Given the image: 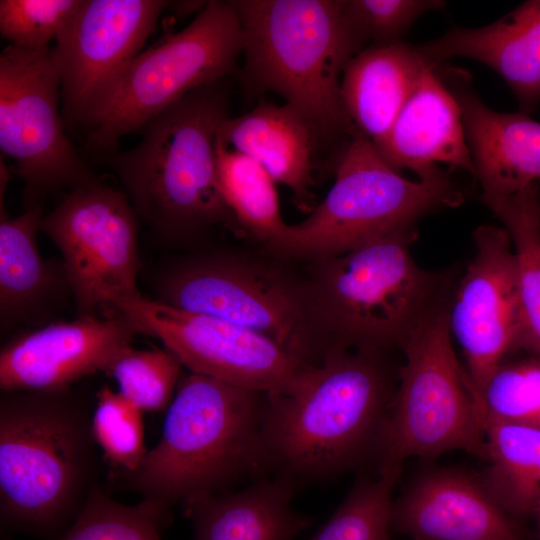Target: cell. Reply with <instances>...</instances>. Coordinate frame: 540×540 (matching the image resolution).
<instances>
[{
    "label": "cell",
    "instance_id": "2",
    "mask_svg": "<svg viewBox=\"0 0 540 540\" xmlns=\"http://www.w3.org/2000/svg\"><path fill=\"white\" fill-rule=\"evenodd\" d=\"M96 397L74 386L1 391L2 528L58 540L97 483Z\"/></svg>",
    "mask_w": 540,
    "mask_h": 540
},
{
    "label": "cell",
    "instance_id": "23",
    "mask_svg": "<svg viewBox=\"0 0 540 540\" xmlns=\"http://www.w3.org/2000/svg\"><path fill=\"white\" fill-rule=\"evenodd\" d=\"M296 488L287 479L266 476L238 491L186 500L193 540H293L312 522L293 508Z\"/></svg>",
    "mask_w": 540,
    "mask_h": 540
},
{
    "label": "cell",
    "instance_id": "9",
    "mask_svg": "<svg viewBox=\"0 0 540 540\" xmlns=\"http://www.w3.org/2000/svg\"><path fill=\"white\" fill-rule=\"evenodd\" d=\"M149 285L157 302L259 332L313 365L314 335L304 279L276 265L202 246L159 261Z\"/></svg>",
    "mask_w": 540,
    "mask_h": 540
},
{
    "label": "cell",
    "instance_id": "35",
    "mask_svg": "<svg viewBox=\"0 0 540 540\" xmlns=\"http://www.w3.org/2000/svg\"><path fill=\"white\" fill-rule=\"evenodd\" d=\"M535 515H536L537 522H538V537H539V540H540V505L537 508V510L535 512Z\"/></svg>",
    "mask_w": 540,
    "mask_h": 540
},
{
    "label": "cell",
    "instance_id": "11",
    "mask_svg": "<svg viewBox=\"0 0 540 540\" xmlns=\"http://www.w3.org/2000/svg\"><path fill=\"white\" fill-rule=\"evenodd\" d=\"M139 217L122 190L98 178L70 190L41 220L62 255L76 317L113 315V304L141 295Z\"/></svg>",
    "mask_w": 540,
    "mask_h": 540
},
{
    "label": "cell",
    "instance_id": "13",
    "mask_svg": "<svg viewBox=\"0 0 540 540\" xmlns=\"http://www.w3.org/2000/svg\"><path fill=\"white\" fill-rule=\"evenodd\" d=\"M112 311L127 316L139 334L158 338L188 371L238 387L293 394L313 366L259 332L142 295L116 301Z\"/></svg>",
    "mask_w": 540,
    "mask_h": 540
},
{
    "label": "cell",
    "instance_id": "14",
    "mask_svg": "<svg viewBox=\"0 0 540 540\" xmlns=\"http://www.w3.org/2000/svg\"><path fill=\"white\" fill-rule=\"evenodd\" d=\"M472 238L475 252L455 283L448 319L480 404L488 379L516 350L520 310L516 256L507 231L485 224Z\"/></svg>",
    "mask_w": 540,
    "mask_h": 540
},
{
    "label": "cell",
    "instance_id": "28",
    "mask_svg": "<svg viewBox=\"0 0 540 540\" xmlns=\"http://www.w3.org/2000/svg\"><path fill=\"white\" fill-rule=\"evenodd\" d=\"M170 521L169 507L148 499L124 505L97 482L75 521L58 540H161V531Z\"/></svg>",
    "mask_w": 540,
    "mask_h": 540
},
{
    "label": "cell",
    "instance_id": "21",
    "mask_svg": "<svg viewBox=\"0 0 540 540\" xmlns=\"http://www.w3.org/2000/svg\"><path fill=\"white\" fill-rule=\"evenodd\" d=\"M430 63L465 57L496 71L529 114L540 103V0H529L479 28H453L417 47Z\"/></svg>",
    "mask_w": 540,
    "mask_h": 540
},
{
    "label": "cell",
    "instance_id": "22",
    "mask_svg": "<svg viewBox=\"0 0 540 540\" xmlns=\"http://www.w3.org/2000/svg\"><path fill=\"white\" fill-rule=\"evenodd\" d=\"M319 135L287 104L260 101L252 110L227 117L218 139L228 148L259 163L276 183L285 185L295 204L309 213L314 204L313 157Z\"/></svg>",
    "mask_w": 540,
    "mask_h": 540
},
{
    "label": "cell",
    "instance_id": "29",
    "mask_svg": "<svg viewBox=\"0 0 540 540\" xmlns=\"http://www.w3.org/2000/svg\"><path fill=\"white\" fill-rule=\"evenodd\" d=\"M402 466L378 467L375 477H360L310 540H389L393 491Z\"/></svg>",
    "mask_w": 540,
    "mask_h": 540
},
{
    "label": "cell",
    "instance_id": "33",
    "mask_svg": "<svg viewBox=\"0 0 540 540\" xmlns=\"http://www.w3.org/2000/svg\"><path fill=\"white\" fill-rule=\"evenodd\" d=\"M83 0H1L0 33L10 45L50 48L74 18Z\"/></svg>",
    "mask_w": 540,
    "mask_h": 540
},
{
    "label": "cell",
    "instance_id": "1",
    "mask_svg": "<svg viewBox=\"0 0 540 540\" xmlns=\"http://www.w3.org/2000/svg\"><path fill=\"white\" fill-rule=\"evenodd\" d=\"M396 387L386 353L333 350L310 368L297 392L266 393L267 476L298 487L376 458Z\"/></svg>",
    "mask_w": 540,
    "mask_h": 540
},
{
    "label": "cell",
    "instance_id": "4",
    "mask_svg": "<svg viewBox=\"0 0 540 540\" xmlns=\"http://www.w3.org/2000/svg\"><path fill=\"white\" fill-rule=\"evenodd\" d=\"M416 238V227L407 228L310 260L304 282L315 365L333 350L402 349L430 314L450 303L453 278L416 263L410 252Z\"/></svg>",
    "mask_w": 540,
    "mask_h": 540
},
{
    "label": "cell",
    "instance_id": "31",
    "mask_svg": "<svg viewBox=\"0 0 540 540\" xmlns=\"http://www.w3.org/2000/svg\"><path fill=\"white\" fill-rule=\"evenodd\" d=\"M485 426L510 423L540 428V357L499 365L480 398Z\"/></svg>",
    "mask_w": 540,
    "mask_h": 540
},
{
    "label": "cell",
    "instance_id": "36",
    "mask_svg": "<svg viewBox=\"0 0 540 540\" xmlns=\"http://www.w3.org/2000/svg\"><path fill=\"white\" fill-rule=\"evenodd\" d=\"M538 184H539V191H540V182ZM539 217H540V194H539Z\"/></svg>",
    "mask_w": 540,
    "mask_h": 540
},
{
    "label": "cell",
    "instance_id": "5",
    "mask_svg": "<svg viewBox=\"0 0 540 540\" xmlns=\"http://www.w3.org/2000/svg\"><path fill=\"white\" fill-rule=\"evenodd\" d=\"M243 35L241 79L251 94L275 93L319 137L356 132L341 95L347 63L364 41L343 0H233Z\"/></svg>",
    "mask_w": 540,
    "mask_h": 540
},
{
    "label": "cell",
    "instance_id": "17",
    "mask_svg": "<svg viewBox=\"0 0 540 540\" xmlns=\"http://www.w3.org/2000/svg\"><path fill=\"white\" fill-rule=\"evenodd\" d=\"M391 528L412 540H518L508 513L479 477L428 470L393 500Z\"/></svg>",
    "mask_w": 540,
    "mask_h": 540
},
{
    "label": "cell",
    "instance_id": "25",
    "mask_svg": "<svg viewBox=\"0 0 540 540\" xmlns=\"http://www.w3.org/2000/svg\"><path fill=\"white\" fill-rule=\"evenodd\" d=\"M539 184L507 197H482L507 231L517 264L520 331L516 350L540 357Z\"/></svg>",
    "mask_w": 540,
    "mask_h": 540
},
{
    "label": "cell",
    "instance_id": "16",
    "mask_svg": "<svg viewBox=\"0 0 540 540\" xmlns=\"http://www.w3.org/2000/svg\"><path fill=\"white\" fill-rule=\"evenodd\" d=\"M139 334L132 321L108 317L56 320L20 330L0 350L1 391L58 390L106 372Z\"/></svg>",
    "mask_w": 540,
    "mask_h": 540
},
{
    "label": "cell",
    "instance_id": "7",
    "mask_svg": "<svg viewBox=\"0 0 540 540\" xmlns=\"http://www.w3.org/2000/svg\"><path fill=\"white\" fill-rule=\"evenodd\" d=\"M463 201L461 190L444 171L410 180L356 131L340 152L335 181L324 199L305 220L288 226L272 252L308 261L344 253L415 227L423 216Z\"/></svg>",
    "mask_w": 540,
    "mask_h": 540
},
{
    "label": "cell",
    "instance_id": "20",
    "mask_svg": "<svg viewBox=\"0 0 540 540\" xmlns=\"http://www.w3.org/2000/svg\"><path fill=\"white\" fill-rule=\"evenodd\" d=\"M436 66L424 71L388 134L374 147L391 168L411 170L417 179L441 172L439 163L474 176L459 105Z\"/></svg>",
    "mask_w": 540,
    "mask_h": 540
},
{
    "label": "cell",
    "instance_id": "3",
    "mask_svg": "<svg viewBox=\"0 0 540 540\" xmlns=\"http://www.w3.org/2000/svg\"><path fill=\"white\" fill-rule=\"evenodd\" d=\"M223 81L189 92L142 128L135 147L106 159L139 220L165 247L199 248L215 227L239 226L217 176V136L229 116Z\"/></svg>",
    "mask_w": 540,
    "mask_h": 540
},
{
    "label": "cell",
    "instance_id": "15",
    "mask_svg": "<svg viewBox=\"0 0 540 540\" xmlns=\"http://www.w3.org/2000/svg\"><path fill=\"white\" fill-rule=\"evenodd\" d=\"M170 2L83 0L51 48L66 120L83 124L116 77L141 52Z\"/></svg>",
    "mask_w": 540,
    "mask_h": 540
},
{
    "label": "cell",
    "instance_id": "30",
    "mask_svg": "<svg viewBox=\"0 0 540 540\" xmlns=\"http://www.w3.org/2000/svg\"><path fill=\"white\" fill-rule=\"evenodd\" d=\"M182 363L167 348L125 350L105 372L119 392L142 412L168 409L182 374Z\"/></svg>",
    "mask_w": 540,
    "mask_h": 540
},
{
    "label": "cell",
    "instance_id": "26",
    "mask_svg": "<svg viewBox=\"0 0 540 540\" xmlns=\"http://www.w3.org/2000/svg\"><path fill=\"white\" fill-rule=\"evenodd\" d=\"M486 460L480 478L507 513L535 514L540 505V428L487 423Z\"/></svg>",
    "mask_w": 540,
    "mask_h": 540
},
{
    "label": "cell",
    "instance_id": "27",
    "mask_svg": "<svg viewBox=\"0 0 540 540\" xmlns=\"http://www.w3.org/2000/svg\"><path fill=\"white\" fill-rule=\"evenodd\" d=\"M217 176L238 225L273 251L289 224L280 210L274 179L254 159L225 146L217 136Z\"/></svg>",
    "mask_w": 540,
    "mask_h": 540
},
{
    "label": "cell",
    "instance_id": "18",
    "mask_svg": "<svg viewBox=\"0 0 540 540\" xmlns=\"http://www.w3.org/2000/svg\"><path fill=\"white\" fill-rule=\"evenodd\" d=\"M0 332L52 323L73 300L62 259H44L37 234L43 205L10 217L0 201Z\"/></svg>",
    "mask_w": 540,
    "mask_h": 540
},
{
    "label": "cell",
    "instance_id": "10",
    "mask_svg": "<svg viewBox=\"0 0 540 540\" xmlns=\"http://www.w3.org/2000/svg\"><path fill=\"white\" fill-rule=\"evenodd\" d=\"M449 305L430 314L401 349L405 361L379 441L378 467L452 450L486 459L485 421L453 350Z\"/></svg>",
    "mask_w": 540,
    "mask_h": 540
},
{
    "label": "cell",
    "instance_id": "34",
    "mask_svg": "<svg viewBox=\"0 0 540 540\" xmlns=\"http://www.w3.org/2000/svg\"><path fill=\"white\" fill-rule=\"evenodd\" d=\"M345 10L364 43L400 42L424 13L445 5L440 0H343Z\"/></svg>",
    "mask_w": 540,
    "mask_h": 540
},
{
    "label": "cell",
    "instance_id": "12",
    "mask_svg": "<svg viewBox=\"0 0 540 540\" xmlns=\"http://www.w3.org/2000/svg\"><path fill=\"white\" fill-rule=\"evenodd\" d=\"M61 82L51 47L13 45L0 54V149L24 184V207L97 177L65 135Z\"/></svg>",
    "mask_w": 540,
    "mask_h": 540
},
{
    "label": "cell",
    "instance_id": "8",
    "mask_svg": "<svg viewBox=\"0 0 540 540\" xmlns=\"http://www.w3.org/2000/svg\"><path fill=\"white\" fill-rule=\"evenodd\" d=\"M243 35L230 1H208L183 30L163 35L116 77L85 118L88 144L111 154L119 139L189 92L238 71Z\"/></svg>",
    "mask_w": 540,
    "mask_h": 540
},
{
    "label": "cell",
    "instance_id": "19",
    "mask_svg": "<svg viewBox=\"0 0 540 540\" xmlns=\"http://www.w3.org/2000/svg\"><path fill=\"white\" fill-rule=\"evenodd\" d=\"M443 80L455 97L482 197H507L540 182V122L487 107L461 73ZM441 77V76H440Z\"/></svg>",
    "mask_w": 540,
    "mask_h": 540
},
{
    "label": "cell",
    "instance_id": "24",
    "mask_svg": "<svg viewBox=\"0 0 540 540\" xmlns=\"http://www.w3.org/2000/svg\"><path fill=\"white\" fill-rule=\"evenodd\" d=\"M431 65L402 42L372 45L346 65L341 95L355 130L377 146L388 134L424 71Z\"/></svg>",
    "mask_w": 540,
    "mask_h": 540
},
{
    "label": "cell",
    "instance_id": "6",
    "mask_svg": "<svg viewBox=\"0 0 540 540\" xmlns=\"http://www.w3.org/2000/svg\"><path fill=\"white\" fill-rule=\"evenodd\" d=\"M266 393L182 371L162 435L142 464L124 472L143 499L169 508L266 477L262 421Z\"/></svg>",
    "mask_w": 540,
    "mask_h": 540
},
{
    "label": "cell",
    "instance_id": "32",
    "mask_svg": "<svg viewBox=\"0 0 540 540\" xmlns=\"http://www.w3.org/2000/svg\"><path fill=\"white\" fill-rule=\"evenodd\" d=\"M95 397L91 429L97 445L112 466L124 472L135 471L147 453L143 412L108 386L102 387Z\"/></svg>",
    "mask_w": 540,
    "mask_h": 540
}]
</instances>
